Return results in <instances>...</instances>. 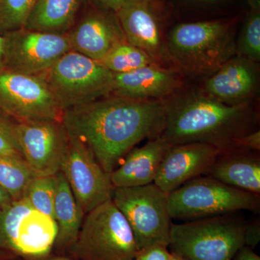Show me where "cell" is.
I'll return each mask as SVG.
<instances>
[{
	"instance_id": "obj_1",
	"label": "cell",
	"mask_w": 260,
	"mask_h": 260,
	"mask_svg": "<svg viewBox=\"0 0 260 260\" xmlns=\"http://www.w3.org/2000/svg\"><path fill=\"white\" fill-rule=\"evenodd\" d=\"M61 121L110 175L135 145L160 136L165 126V103L109 95L67 109Z\"/></svg>"
},
{
	"instance_id": "obj_2",
	"label": "cell",
	"mask_w": 260,
	"mask_h": 260,
	"mask_svg": "<svg viewBox=\"0 0 260 260\" xmlns=\"http://www.w3.org/2000/svg\"><path fill=\"white\" fill-rule=\"evenodd\" d=\"M165 109L160 137L172 145L207 143L225 151L238 138L253 131L247 103L229 105L208 95H191L165 103Z\"/></svg>"
},
{
	"instance_id": "obj_3",
	"label": "cell",
	"mask_w": 260,
	"mask_h": 260,
	"mask_svg": "<svg viewBox=\"0 0 260 260\" xmlns=\"http://www.w3.org/2000/svg\"><path fill=\"white\" fill-rule=\"evenodd\" d=\"M166 45L168 57L196 75L215 73L237 53L232 25L220 20L179 24Z\"/></svg>"
},
{
	"instance_id": "obj_4",
	"label": "cell",
	"mask_w": 260,
	"mask_h": 260,
	"mask_svg": "<svg viewBox=\"0 0 260 260\" xmlns=\"http://www.w3.org/2000/svg\"><path fill=\"white\" fill-rule=\"evenodd\" d=\"M246 224L234 213L173 223L169 247L184 260H232L244 246Z\"/></svg>"
},
{
	"instance_id": "obj_5",
	"label": "cell",
	"mask_w": 260,
	"mask_h": 260,
	"mask_svg": "<svg viewBox=\"0 0 260 260\" xmlns=\"http://www.w3.org/2000/svg\"><path fill=\"white\" fill-rule=\"evenodd\" d=\"M168 206L172 219L190 221L241 210L259 212L260 195L201 176L168 194Z\"/></svg>"
},
{
	"instance_id": "obj_6",
	"label": "cell",
	"mask_w": 260,
	"mask_h": 260,
	"mask_svg": "<svg viewBox=\"0 0 260 260\" xmlns=\"http://www.w3.org/2000/svg\"><path fill=\"white\" fill-rule=\"evenodd\" d=\"M68 251L75 260H134L139 250L126 218L110 200L85 215Z\"/></svg>"
},
{
	"instance_id": "obj_7",
	"label": "cell",
	"mask_w": 260,
	"mask_h": 260,
	"mask_svg": "<svg viewBox=\"0 0 260 260\" xmlns=\"http://www.w3.org/2000/svg\"><path fill=\"white\" fill-rule=\"evenodd\" d=\"M41 75L62 112L112 95L114 73L76 51L66 53Z\"/></svg>"
},
{
	"instance_id": "obj_8",
	"label": "cell",
	"mask_w": 260,
	"mask_h": 260,
	"mask_svg": "<svg viewBox=\"0 0 260 260\" xmlns=\"http://www.w3.org/2000/svg\"><path fill=\"white\" fill-rule=\"evenodd\" d=\"M112 200L129 224L138 250L153 245L169 247L173 223L167 193L154 183L114 187Z\"/></svg>"
},
{
	"instance_id": "obj_9",
	"label": "cell",
	"mask_w": 260,
	"mask_h": 260,
	"mask_svg": "<svg viewBox=\"0 0 260 260\" xmlns=\"http://www.w3.org/2000/svg\"><path fill=\"white\" fill-rule=\"evenodd\" d=\"M55 220L41 213L25 198L0 211V247L28 260L44 259L55 244Z\"/></svg>"
},
{
	"instance_id": "obj_10",
	"label": "cell",
	"mask_w": 260,
	"mask_h": 260,
	"mask_svg": "<svg viewBox=\"0 0 260 260\" xmlns=\"http://www.w3.org/2000/svg\"><path fill=\"white\" fill-rule=\"evenodd\" d=\"M0 110L16 121L61 120L63 112L42 75L0 69Z\"/></svg>"
},
{
	"instance_id": "obj_11",
	"label": "cell",
	"mask_w": 260,
	"mask_h": 260,
	"mask_svg": "<svg viewBox=\"0 0 260 260\" xmlns=\"http://www.w3.org/2000/svg\"><path fill=\"white\" fill-rule=\"evenodd\" d=\"M3 34L4 68L23 74L42 75L72 51L68 32L21 28Z\"/></svg>"
},
{
	"instance_id": "obj_12",
	"label": "cell",
	"mask_w": 260,
	"mask_h": 260,
	"mask_svg": "<svg viewBox=\"0 0 260 260\" xmlns=\"http://www.w3.org/2000/svg\"><path fill=\"white\" fill-rule=\"evenodd\" d=\"M69 142L61 164L63 173L78 206L84 215L112 200L110 175L104 172L93 153L74 135L68 133Z\"/></svg>"
},
{
	"instance_id": "obj_13",
	"label": "cell",
	"mask_w": 260,
	"mask_h": 260,
	"mask_svg": "<svg viewBox=\"0 0 260 260\" xmlns=\"http://www.w3.org/2000/svg\"><path fill=\"white\" fill-rule=\"evenodd\" d=\"M15 132L22 155L37 177L54 176L60 172L69 142L62 121H16Z\"/></svg>"
},
{
	"instance_id": "obj_14",
	"label": "cell",
	"mask_w": 260,
	"mask_h": 260,
	"mask_svg": "<svg viewBox=\"0 0 260 260\" xmlns=\"http://www.w3.org/2000/svg\"><path fill=\"white\" fill-rule=\"evenodd\" d=\"M68 34L72 50L98 61L126 41L115 12L95 6L90 0Z\"/></svg>"
},
{
	"instance_id": "obj_15",
	"label": "cell",
	"mask_w": 260,
	"mask_h": 260,
	"mask_svg": "<svg viewBox=\"0 0 260 260\" xmlns=\"http://www.w3.org/2000/svg\"><path fill=\"white\" fill-rule=\"evenodd\" d=\"M159 0H126L116 12L126 42L159 65L167 57Z\"/></svg>"
},
{
	"instance_id": "obj_16",
	"label": "cell",
	"mask_w": 260,
	"mask_h": 260,
	"mask_svg": "<svg viewBox=\"0 0 260 260\" xmlns=\"http://www.w3.org/2000/svg\"><path fill=\"white\" fill-rule=\"evenodd\" d=\"M220 152L207 143L172 145L162 158L153 183L169 194L194 178L208 175Z\"/></svg>"
},
{
	"instance_id": "obj_17",
	"label": "cell",
	"mask_w": 260,
	"mask_h": 260,
	"mask_svg": "<svg viewBox=\"0 0 260 260\" xmlns=\"http://www.w3.org/2000/svg\"><path fill=\"white\" fill-rule=\"evenodd\" d=\"M252 63L242 56H233L208 80L205 85L206 95L229 105L246 103L257 83Z\"/></svg>"
},
{
	"instance_id": "obj_18",
	"label": "cell",
	"mask_w": 260,
	"mask_h": 260,
	"mask_svg": "<svg viewBox=\"0 0 260 260\" xmlns=\"http://www.w3.org/2000/svg\"><path fill=\"white\" fill-rule=\"evenodd\" d=\"M172 145L160 136L149 140L126 154L124 161L110 174L116 188L136 187L153 184L162 158Z\"/></svg>"
},
{
	"instance_id": "obj_19",
	"label": "cell",
	"mask_w": 260,
	"mask_h": 260,
	"mask_svg": "<svg viewBox=\"0 0 260 260\" xmlns=\"http://www.w3.org/2000/svg\"><path fill=\"white\" fill-rule=\"evenodd\" d=\"M179 87L175 73L152 64L129 73L114 74L112 95L136 100H160Z\"/></svg>"
},
{
	"instance_id": "obj_20",
	"label": "cell",
	"mask_w": 260,
	"mask_h": 260,
	"mask_svg": "<svg viewBox=\"0 0 260 260\" xmlns=\"http://www.w3.org/2000/svg\"><path fill=\"white\" fill-rule=\"evenodd\" d=\"M208 175L227 185L260 195V157L254 152H220Z\"/></svg>"
},
{
	"instance_id": "obj_21",
	"label": "cell",
	"mask_w": 260,
	"mask_h": 260,
	"mask_svg": "<svg viewBox=\"0 0 260 260\" xmlns=\"http://www.w3.org/2000/svg\"><path fill=\"white\" fill-rule=\"evenodd\" d=\"M54 219L57 225L56 249L68 251L75 242L85 215L75 200L69 184L61 172L55 175Z\"/></svg>"
},
{
	"instance_id": "obj_22",
	"label": "cell",
	"mask_w": 260,
	"mask_h": 260,
	"mask_svg": "<svg viewBox=\"0 0 260 260\" xmlns=\"http://www.w3.org/2000/svg\"><path fill=\"white\" fill-rule=\"evenodd\" d=\"M88 0H38L24 28L67 34L73 28Z\"/></svg>"
},
{
	"instance_id": "obj_23",
	"label": "cell",
	"mask_w": 260,
	"mask_h": 260,
	"mask_svg": "<svg viewBox=\"0 0 260 260\" xmlns=\"http://www.w3.org/2000/svg\"><path fill=\"white\" fill-rule=\"evenodd\" d=\"M37 177L23 157L0 156V186L12 200L23 198L29 184Z\"/></svg>"
},
{
	"instance_id": "obj_24",
	"label": "cell",
	"mask_w": 260,
	"mask_h": 260,
	"mask_svg": "<svg viewBox=\"0 0 260 260\" xmlns=\"http://www.w3.org/2000/svg\"><path fill=\"white\" fill-rule=\"evenodd\" d=\"M99 62L114 74L129 73L155 64L145 51L126 41L115 46Z\"/></svg>"
},
{
	"instance_id": "obj_25",
	"label": "cell",
	"mask_w": 260,
	"mask_h": 260,
	"mask_svg": "<svg viewBox=\"0 0 260 260\" xmlns=\"http://www.w3.org/2000/svg\"><path fill=\"white\" fill-rule=\"evenodd\" d=\"M238 55L256 62L260 59V12L251 10L236 44Z\"/></svg>"
},
{
	"instance_id": "obj_26",
	"label": "cell",
	"mask_w": 260,
	"mask_h": 260,
	"mask_svg": "<svg viewBox=\"0 0 260 260\" xmlns=\"http://www.w3.org/2000/svg\"><path fill=\"white\" fill-rule=\"evenodd\" d=\"M55 175L37 177L29 184L24 198L35 209L54 219Z\"/></svg>"
},
{
	"instance_id": "obj_27",
	"label": "cell",
	"mask_w": 260,
	"mask_h": 260,
	"mask_svg": "<svg viewBox=\"0 0 260 260\" xmlns=\"http://www.w3.org/2000/svg\"><path fill=\"white\" fill-rule=\"evenodd\" d=\"M38 0H0V32L24 28Z\"/></svg>"
},
{
	"instance_id": "obj_28",
	"label": "cell",
	"mask_w": 260,
	"mask_h": 260,
	"mask_svg": "<svg viewBox=\"0 0 260 260\" xmlns=\"http://www.w3.org/2000/svg\"><path fill=\"white\" fill-rule=\"evenodd\" d=\"M15 124L16 120L0 110V156L12 155L23 158L17 139Z\"/></svg>"
},
{
	"instance_id": "obj_29",
	"label": "cell",
	"mask_w": 260,
	"mask_h": 260,
	"mask_svg": "<svg viewBox=\"0 0 260 260\" xmlns=\"http://www.w3.org/2000/svg\"><path fill=\"white\" fill-rule=\"evenodd\" d=\"M230 149H238V150L251 152L259 151V130H255V131L253 130V131L249 132V133L239 137L234 142L232 148Z\"/></svg>"
},
{
	"instance_id": "obj_30",
	"label": "cell",
	"mask_w": 260,
	"mask_h": 260,
	"mask_svg": "<svg viewBox=\"0 0 260 260\" xmlns=\"http://www.w3.org/2000/svg\"><path fill=\"white\" fill-rule=\"evenodd\" d=\"M168 246L153 245L138 251L134 260H169L171 251Z\"/></svg>"
},
{
	"instance_id": "obj_31",
	"label": "cell",
	"mask_w": 260,
	"mask_h": 260,
	"mask_svg": "<svg viewBox=\"0 0 260 260\" xmlns=\"http://www.w3.org/2000/svg\"><path fill=\"white\" fill-rule=\"evenodd\" d=\"M260 241L259 220L247 223L244 231V245L254 249Z\"/></svg>"
},
{
	"instance_id": "obj_32",
	"label": "cell",
	"mask_w": 260,
	"mask_h": 260,
	"mask_svg": "<svg viewBox=\"0 0 260 260\" xmlns=\"http://www.w3.org/2000/svg\"><path fill=\"white\" fill-rule=\"evenodd\" d=\"M126 0H90L95 6L116 12L124 4Z\"/></svg>"
},
{
	"instance_id": "obj_33",
	"label": "cell",
	"mask_w": 260,
	"mask_h": 260,
	"mask_svg": "<svg viewBox=\"0 0 260 260\" xmlns=\"http://www.w3.org/2000/svg\"><path fill=\"white\" fill-rule=\"evenodd\" d=\"M232 260H260V256L254 251V249L243 246L236 253Z\"/></svg>"
},
{
	"instance_id": "obj_34",
	"label": "cell",
	"mask_w": 260,
	"mask_h": 260,
	"mask_svg": "<svg viewBox=\"0 0 260 260\" xmlns=\"http://www.w3.org/2000/svg\"><path fill=\"white\" fill-rule=\"evenodd\" d=\"M13 201L9 194L0 186V211Z\"/></svg>"
},
{
	"instance_id": "obj_35",
	"label": "cell",
	"mask_w": 260,
	"mask_h": 260,
	"mask_svg": "<svg viewBox=\"0 0 260 260\" xmlns=\"http://www.w3.org/2000/svg\"><path fill=\"white\" fill-rule=\"evenodd\" d=\"M3 45H4V38H3V34L0 32V69L4 68V64H3Z\"/></svg>"
},
{
	"instance_id": "obj_36",
	"label": "cell",
	"mask_w": 260,
	"mask_h": 260,
	"mask_svg": "<svg viewBox=\"0 0 260 260\" xmlns=\"http://www.w3.org/2000/svg\"><path fill=\"white\" fill-rule=\"evenodd\" d=\"M251 10H259L260 0H248Z\"/></svg>"
},
{
	"instance_id": "obj_37",
	"label": "cell",
	"mask_w": 260,
	"mask_h": 260,
	"mask_svg": "<svg viewBox=\"0 0 260 260\" xmlns=\"http://www.w3.org/2000/svg\"><path fill=\"white\" fill-rule=\"evenodd\" d=\"M47 260H75L73 258L67 257V256H56V257L51 258V259Z\"/></svg>"
},
{
	"instance_id": "obj_38",
	"label": "cell",
	"mask_w": 260,
	"mask_h": 260,
	"mask_svg": "<svg viewBox=\"0 0 260 260\" xmlns=\"http://www.w3.org/2000/svg\"><path fill=\"white\" fill-rule=\"evenodd\" d=\"M169 260H184L181 256L177 255V254H174V253L171 252V256Z\"/></svg>"
},
{
	"instance_id": "obj_39",
	"label": "cell",
	"mask_w": 260,
	"mask_h": 260,
	"mask_svg": "<svg viewBox=\"0 0 260 260\" xmlns=\"http://www.w3.org/2000/svg\"><path fill=\"white\" fill-rule=\"evenodd\" d=\"M197 1H200V2H216V1H218V0H197Z\"/></svg>"
},
{
	"instance_id": "obj_40",
	"label": "cell",
	"mask_w": 260,
	"mask_h": 260,
	"mask_svg": "<svg viewBox=\"0 0 260 260\" xmlns=\"http://www.w3.org/2000/svg\"><path fill=\"white\" fill-rule=\"evenodd\" d=\"M0 260H7V259L5 257V256L0 255Z\"/></svg>"
}]
</instances>
